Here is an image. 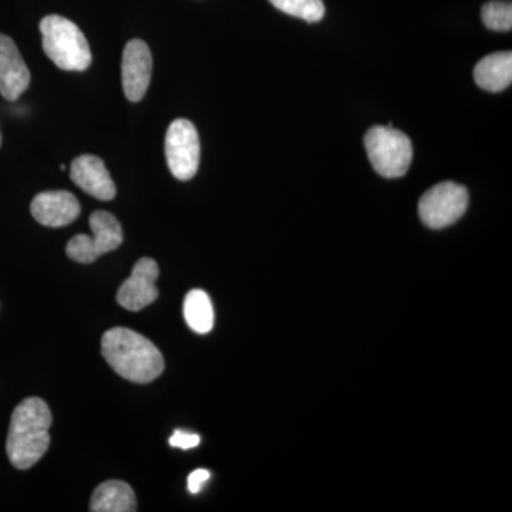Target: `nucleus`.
<instances>
[{
    "mask_svg": "<svg viewBox=\"0 0 512 512\" xmlns=\"http://www.w3.org/2000/svg\"><path fill=\"white\" fill-rule=\"evenodd\" d=\"M101 353L117 375L133 383H150L163 373L164 359L154 343L127 328L107 330Z\"/></svg>",
    "mask_w": 512,
    "mask_h": 512,
    "instance_id": "obj_1",
    "label": "nucleus"
},
{
    "mask_svg": "<svg viewBox=\"0 0 512 512\" xmlns=\"http://www.w3.org/2000/svg\"><path fill=\"white\" fill-rule=\"evenodd\" d=\"M52 413L39 397H29L13 410L6 451L13 467L28 470L50 446Z\"/></svg>",
    "mask_w": 512,
    "mask_h": 512,
    "instance_id": "obj_2",
    "label": "nucleus"
},
{
    "mask_svg": "<svg viewBox=\"0 0 512 512\" xmlns=\"http://www.w3.org/2000/svg\"><path fill=\"white\" fill-rule=\"evenodd\" d=\"M43 50L59 69L84 72L92 64V50L82 30L72 20L49 15L40 22Z\"/></svg>",
    "mask_w": 512,
    "mask_h": 512,
    "instance_id": "obj_3",
    "label": "nucleus"
},
{
    "mask_svg": "<svg viewBox=\"0 0 512 512\" xmlns=\"http://www.w3.org/2000/svg\"><path fill=\"white\" fill-rule=\"evenodd\" d=\"M367 157L376 173L386 178H400L409 171L413 160L410 138L389 126H375L366 133Z\"/></svg>",
    "mask_w": 512,
    "mask_h": 512,
    "instance_id": "obj_4",
    "label": "nucleus"
},
{
    "mask_svg": "<svg viewBox=\"0 0 512 512\" xmlns=\"http://www.w3.org/2000/svg\"><path fill=\"white\" fill-rule=\"evenodd\" d=\"M93 237L79 234L67 244V256L79 264H92L101 255L109 254L123 242V229L113 214L107 211L93 212L90 217Z\"/></svg>",
    "mask_w": 512,
    "mask_h": 512,
    "instance_id": "obj_5",
    "label": "nucleus"
},
{
    "mask_svg": "<svg viewBox=\"0 0 512 512\" xmlns=\"http://www.w3.org/2000/svg\"><path fill=\"white\" fill-rule=\"evenodd\" d=\"M467 207V188L453 181H446L424 192L419 202V215L427 227L441 229L460 220Z\"/></svg>",
    "mask_w": 512,
    "mask_h": 512,
    "instance_id": "obj_6",
    "label": "nucleus"
},
{
    "mask_svg": "<svg viewBox=\"0 0 512 512\" xmlns=\"http://www.w3.org/2000/svg\"><path fill=\"white\" fill-rule=\"evenodd\" d=\"M200 137L190 120L177 119L165 134V158L177 180L188 181L200 167Z\"/></svg>",
    "mask_w": 512,
    "mask_h": 512,
    "instance_id": "obj_7",
    "label": "nucleus"
},
{
    "mask_svg": "<svg viewBox=\"0 0 512 512\" xmlns=\"http://www.w3.org/2000/svg\"><path fill=\"white\" fill-rule=\"evenodd\" d=\"M153 72V56L150 47L140 39L130 40L124 47L121 62V79L128 100L137 103L146 96Z\"/></svg>",
    "mask_w": 512,
    "mask_h": 512,
    "instance_id": "obj_8",
    "label": "nucleus"
},
{
    "mask_svg": "<svg viewBox=\"0 0 512 512\" xmlns=\"http://www.w3.org/2000/svg\"><path fill=\"white\" fill-rule=\"evenodd\" d=\"M158 275H160V269L157 262L151 258H141L117 292L119 305L127 311L138 312L156 302Z\"/></svg>",
    "mask_w": 512,
    "mask_h": 512,
    "instance_id": "obj_9",
    "label": "nucleus"
},
{
    "mask_svg": "<svg viewBox=\"0 0 512 512\" xmlns=\"http://www.w3.org/2000/svg\"><path fill=\"white\" fill-rule=\"evenodd\" d=\"M33 218L45 227L59 228L72 224L80 215V204L72 192L46 191L33 198Z\"/></svg>",
    "mask_w": 512,
    "mask_h": 512,
    "instance_id": "obj_10",
    "label": "nucleus"
},
{
    "mask_svg": "<svg viewBox=\"0 0 512 512\" xmlns=\"http://www.w3.org/2000/svg\"><path fill=\"white\" fill-rule=\"evenodd\" d=\"M70 178L77 187L97 200L110 201L116 197V184L99 157L90 154L77 157L70 167Z\"/></svg>",
    "mask_w": 512,
    "mask_h": 512,
    "instance_id": "obj_11",
    "label": "nucleus"
},
{
    "mask_svg": "<svg viewBox=\"0 0 512 512\" xmlns=\"http://www.w3.org/2000/svg\"><path fill=\"white\" fill-rule=\"evenodd\" d=\"M29 83L30 72L18 46L9 36L0 35V94L6 100H18Z\"/></svg>",
    "mask_w": 512,
    "mask_h": 512,
    "instance_id": "obj_12",
    "label": "nucleus"
},
{
    "mask_svg": "<svg viewBox=\"0 0 512 512\" xmlns=\"http://www.w3.org/2000/svg\"><path fill=\"white\" fill-rule=\"evenodd\" d=\"M474 79L487 92H504L512 82V53L498 52L481 59L474 69Z\"/></svg>",
    "mask_w": 512,
    "mask_h": 512,
    "instance_id": "obj_13",
    "label": "nucleus"
},
{
    "mask_svg": "<svg viewBox=\"0 0 512 512\" xmlns=\"http://www.w3.org/2000/svg\"><path fill=\"white\" fill-rule=\"evenodd\" d=\"M90 511L93 512H134L137 511L136 494L124 481L111 480L100 484L94 490Z\"/></svg>",
    "mask_w": 512,
    "mask_h": 512,
    "instance_id": "obj_14",
    "label": "nucleus"
},
{
    "mask_svg": "<svg viewBox=\"0 0 512 512\" xmlns=\"http://www.w3.org/2000/svg\"><path fill=\"white\" fill-rule=\"evenodd\" d=\"M184 318L195 333H210L214 328V308L210 296L201 289L188 292L184 299Z\"/></svg>",
    "mask_w": 512,
    "mask_h": 512,
    "instance_id": "obj_15",
    "label": "nucleus"
},
{
    "mask_svg": "<svg viewBox=\"0 0 512 512\" xmlns=\"http://www.w3.org/2000/svg\"><path fill=\"white\" fill-rule=\"evenodd\" d=\"M276 9L295 16L308 23L320 22L325 16V3L322 0H269Z\"/></svg>",
    "mask_w": 512,
    "mask_h": 512,
    "instance_id": "obj_16",
    "label": "nucleus"
},
{
    "mask_svg": "<svg viewBox=\"0 0 512 512\" xmlns=\"http://www.w3.org/2000/svg\"><path fill=\"white\" fill-rule=\"evenodd\" d=\"M481 19L488 29L495 32H510L512 29V5L511 2L493 0L485 3L481 9Z\"/></svg>",
    "mask_w": 512,
    "mask_h": 512,
    "instance_id": "obj_17",
    "label": "nucleus"
},
{
    "mask_svg": "<svg viewBox=\"0 0 512 512\" xmlns=\"http://www.w3.org/2000/svg\"><path fill=\"white\" fill-rule=\"evenodd\" d=\"M200 441L201 437L198 434L188 433V431L184 430H175L170 439V446L190 450V448L197 447Z\"/></svg>",
    "mask_w": 512,
    "mask_h": 512,
    "instance_id": "obj_18",
    "label": "nucleus"
},
{
    "mask_svg": "<svg viewBox=\"0 0 512 512\" xmlns=\"http://www.w3.org/2000/svg\"><path fill=\"white\" fill-rule=\"evenodd\" d=\"M211 478V473L208 470H195L192 471L188 477V491L191 494H198L204 488L205 483Z\"/></svg>",
    "mask_w": 512,
    "mask_h": 512,
    "instance_id": "obj_19",
    "label": "nucleus"
},
{
    "mask_svg": "<svg viewBox=\"0 0 512 512\" xmlns=\"http://www.w3.org/2000/svg\"><path fill=\"white\" fill-rule=\"evenodd\" d=\"M0 146H2V136H0Z\"/></svg>",
    "mask_w": 512,
    "mask_h": 512,
    "instance_id": "obj_20",
    "label": "nucleus"
}]
</instances>
